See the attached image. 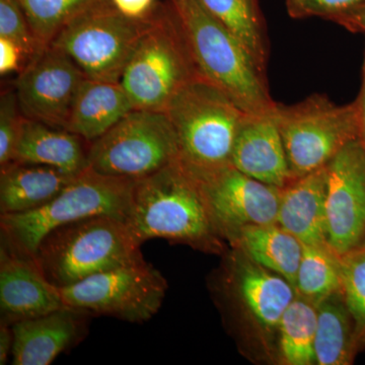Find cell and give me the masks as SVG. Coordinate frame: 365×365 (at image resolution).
Listing matches in <instances>:
<instances>
[{"mask_svg": "<svg viewBox=\"0 0 365 365\" xmlns=\"http://www.w3.org/2000/svg\"><path fill=\"white\" fill-rule=\"evenodd\" d=\"M14 348L13 326L0 323V364H6Z\"/></svg>", "mask_w": 365, "mask_h": 365, "instance_id": "cell-35", "label": "cell"}, {"mask_svg": "<svg viewBox=\"0 0 365 365\" xmlns=\"http://www.w3.org/2000/svg\"><path fill=\"white\" fill-rule=\"evenodd\" d=\"M140 247L123 220L98 215L55 228L41 241L33 259L61 289L95 274L144 261Z\"/></svg>", "mask_w": 365, "mask_h": 365, "instance_id": "cell-4", "label": "cell"}, {"mask_svg": "<svg viewBox=\"0 0 365 365\" xmlns=\"http://www.w3.org/2000/svg\"><path fill=\"white\" fill-rule=\"evenodd\" d=\"M88 160L98 174L138 181L177 162L176 134L165 112L133 109L91 143Z\"/></svg>", "mask_w": 365, "mask_h": 365, "instance_id": "cell-8", "label": "cell"}, {"mask_svg": "<svg viewBox=\"0 0 365 365\" xmlns=\"http://www.w3.org/2000/svg\"><path fill=\"white\" fill-rule=\"evenodd\" d=\"M90 314L64 306L14 324V365H49L78 346L88 332Z\"/></svg>", "mask_w": 365, "mask_h": 365, "instance_id": "cell-16", "label": "cell"}, {"mask_svg": "<svg viewBox=\"0 0 365 365\" xmlns=\"http://www.w3.org/2000/svg\"><path fill=\"white\" fill-rule=\"evenodd\" d=\"M28 55L23 49L7 38L0 37V74L1 76L18 72L20 73L28 63Z\"/></svg>", "mask_w": 365, "mask_h": 365, "instance_id": "cell-33", "label": "cell"}, {"mask_svg": "<svg viewBox=\"0 0 365 365\" xmlns=\"http://www.w3.org/2000/svg\"><path fill=\"white\" fill-rule=\"evenodd\" d=\"M364 4L365 0H287V9L297 20L317 16L333 21Z\"/></svg>", "mask_w": 365, "mask_h": 365, "instance_id": "cell-31", "label": "cell"}, {"mask_svg": "<svg viewBox=\"0 0 365 365\" xmlns=\"http://www.w3.org/2000/svg\"><path fill=\"white\" fill-rule=\"evenodd\" d=\"M230 244L255 263L282 276L295 288L302 244L278 223L242 227Z\"/></svg>", "mask_w": 365, "mask_h": 365, "instance_id": "cell-22", "label": "cell"}, {"mask_svg": "<svg viewBox=\"0 0 365 365\" xmlns=\"http://www.w3.org/2000/svg\"><path fill=\"white\" fill-rule=\"evenodd\" d=\"M328 246L342 256L365 239V148L359 138L327 165Z\"/></svg>", "mask_w": 365, "mask_h": 365, "instance_id": "cell-14", "label": "cell"}, {"mask_svg": "<svg viewBox=\"0 0 365 365\" xmlns=\"http://www.w3.org/2000/svg\"><path fill=\"white\" fill-rule=\"evenodd\" d=\"M108 2L125 18L139 23L155 20L163 11H158V0H108Z\"/></svg>", "mask_w": 365, "mask_h": 365, "instance_id": "cell-32", "label": "cell"}, {"mask_svg": "<svg viewBox=\"0 0 365 365\" xmlns=\"http://www.w3.org/2000/svg\"><path fill=\"white\" fill-rule=\"evenodd\" d=\"M342 294L354 324L359 352L365 349V245L340 256Z\"/></svg>", "mask_w": 365, "mask_h": 365, "instance_id": "cell-28", "label": "cell"}, {"mask_svg": "<svg viewBox=\"0 0 365 365\" xmlns=\"http://www.w3.org/2000/svg\"><path fill=\"white\" fill-rule=\"evenodd\" d=\"M357 107V115H359V139L365 148V52L364 66H362V81L361 88L359 98L355 100Z\"/></svg>", "mask_w": 365, "mask_h": 365, "instance_id": "cell-36", "label": "cell"}, {"mask_svg": "<svg viewBox=\"0 0 365 365\" xmlns=\"http://www.w3.org/2000/svg\"><path fill=\"white\" fill-rule=\"evenodd\" d=\"M90 144L67 129L26 118L14 162L46 165L76 176L88 169Z\"/></svg>", "mask_w": 365, "mask_h": 365, "instance_id": "cell-19", "label": "cell"}, {"mask_svg": "<svg viewBox=\"0 0 365 365\" xmlns=\"http://www.w3.org/2000/svg\"><path fill=\"white\" fill-rule=\"evenodd\" d=\"M317 307L297 295L280 319L277 354L281 364L317 365L314 337Z\"/></svg>", "mask_w": 365, "mask_h": 365, "instance_id": "cell-25", "label": "cell"}, {"mask_svg": "<svg viewBox=\"0 0 365 365\" xmlns=\"http://www.w3.org/2000/svg\"><path fill=\"white\" fill-rule=\"evenodd\" d=\"M197 76L200 74L170 6L141 36L119 83L134 109L165 112L178 91Z\"/></svg>", "mask_w": 365, "mask_h": 365, "instance_id": "cell-6", "label": "cell"}, {"mask_svg": "<svg viewBox=\"0 0 365 365\" xmlns=\"http://www.w3.org/2000/svg\"><path fill=\"white\" fill-rule=\"evenodd\" d=\"M105 0H19L36 39L48 46L79 14Z\"/></svg>", "mask_w": 365, "mask_h": 365, "instance_id": "cell-27", "label": "cell"}, {"mask_svg": "<svg viewBox=\"0 0 365 365\" xmlns=\"http://www.w3.org/2000/svg\"><path fill=\"white\" fill-rule=\"evenodd\" d=\"M25 119L16 90L2 91L0 97V168L14 162Z\"/></svg>", "mask_w": 365, "mask_h": 365, "instance_id": "cell-29", "label": "cell"}, {"mask_svg": "<svg viewBox=\"0 0 365 365\" xmlns=\"http://www.w3.org/2000/svg\"><path fill=\"white\" fill-rule=\"evenodd\" d=\"M167 290L162 273L144 260L95 274L60 292L66 306L91 316L143 324L158 313Z\"/></svg>", "mask_w": 365, "mask_h": 365, "instance_id": "cell-10", "label": "cell"}, {"mask_svg": "<svg viewBox=\"0 0 365 365\" xmlns=\"http://www.w3.org/2000/svg\"><path fill=\"white\" fill-rule=\"evenodd\" d=\"M295 292L314 306L342 292L340 256L334 253L328 245H302Z\"/></svg>", "mask_w": 365, "mask_h": 365, "instance_id": "cell-26", "label": "cell"}, {"mask_svg": "<svg viewBox=\"0 0 365 365\" xmlns=\"http://www.w3.org/2000/svg\"><path fill=\"white\" fill-rule=\"evenodd\" d=\"M248 50L261 71L269 59V40L259 0H199Z\"/></svg>", "mask_w": 365, "mask_h": 365, "instance_id": "cell-24", "label": "cell"}, {"mask_svg": "<svg viewBox=\"0 0 365 365\" xmlns=\"http://www.w3.org/2000/svg\"><path fill=\"white\" fill-rule=\"evenodd\" d=\"M317 307L314 352L317 365H349L359 349L354 324L342 292L322 300Z\"/></svg>", "mask_w": 365, "mask_h": 365, "instance_id": "cell-23", "label": "cell"}, {"mask_svg": "<svg viewBox=\"0 0 365 365\" xmlns=\"http://www.w3.org/2000/svg\"><path fill=\"white\" fill-rule=\"evenodd\" d=\"M275 116L294 179L326 167L346 144L359 138L355 101L336 105L316 93L294 105L276 103Z\"/></svg>", "mask_w": 365, "mask_h": 365, "instance_id": "cell-7", "label": "cell"}, {"mask_svg": "<svg viewBox=\"0 0 365 365\" xmlns=\"http://www.w3.org/2000/svg\"><path fill=\"white\" fill-rule=\"evenodd\" d=\"M0 37L14 41L30 59L44 47L36 39L19 0H0Z\"/></svg>", "mask_w": 365, "mask_h": 365, "instance_id": "cell-30", "label": "cell"}, {"mask_svg": "<svg viewBox=\"0 0 365 365\" xmlns=\"http://www.w3.org/2000/svg\"><path fill=\"white\" fill-rule=\"evenodd\" d=\"M178 145V162L190 175L232 165L235 137L247 113L220 88L197 76L165 110Z\"/></svg>", "mask_w": 365, "mask_h": 365, "instance_id": "cell-3", "label": "cell"}, {"mask_svg": "<svg viewBox=\"0 0 365 365\" xmlns=\"http://www.w3.org/2000/svg\"><path fill=\"white\" fill-rule=\"evenodd\" d=\"M66 306L58 287L52 284L31 257L0 246V323L44 316Z\"/></svg>", "mask_w": 365, "mask_h": 365, "instance_id": "cell-15", "label": "cell"}, {"mask_svg": "<svg viewBox=\"0 0 365 365\" xmlns=\"http://www.w3.org/2000/svg\"><path fill=\"white\" fill-rule=\"evenodd\" d=\"M327 165L281 189L277 223L302 245H328Z\"/></svg>", "mask_w": 365, "mask_h": 365, "instance_id": "cell-18", "label": "cell"}, {"mask_svg": "<svg viewBox=\"0 0 365 365\" xmlns=\"http://www.w3.org/2000/svg\"><path fill=\"white\" fill-rule=\"evenodd\" d=\"M362 245H365V239H364V244H362Z\"/></svg>", "mask_w": 365, "mask_h": 365, "instance_id": "cell-37", "label": "cell"}, {"mask_svg": "<svg viewBox=\"0 0 365 365\" xmlns=\"http://www.w3.org/2000/svg\"><path fill=\"white\" fill-rule=\"evenodd\" d=\"M190 176L198 185L213 227L222 239L230 242L249 225L277 223L280 188L253 179L232 165Z\"/></svg>", "mask_w": 365, "mask_h": 365, "instance_id": "cell-12", "label": "cell"}, {"mask_svg": "<svg viewBox=\"0 0 365 365\" xmlns=\"http://www.w3.org/2000/svg\"><path fill=\"white\" fill-rule=\"evenodd\" d=\"M76 176L35 163L13 162L0 168V215L42 207Z\"/></svg>", "mask_w": 365, "mask_h": 365, "instance_id": "cell-20", "label": "cell"}, {"mask_svg": "<svg viewBox=\"0 0 365 365\" xmlns=\"http://www.w3.org/2000/svg\"><path fill=\"white\" fill-rule=\"evenodd\" d=\"M86 76L61 50L45 46L29 60L16 78L24 116L66 129L72 106Z\"/></svg>", "mask_w": 365, "mask_h": 365, "instance_id": "cell-13", "label": "cell"}, {"mask_svg": "<svg viewBox=\"0 0 365 365\" xmlns=\"http://www.w3.org/2000/svg\"><path fill=\"white\" fill-rule=\"evenodd\" d=\"M133 180L81 173L42 207L0 215L1 242L14 253L33 258L41 241L55 228L93 216L108 215L126 222Z\"/></svg>", "mask_w": 365, "mask_h": 365, "instance_id": "cell-5", "label": "cell"}, {"mask_svg": "<svg viewBox=\"0 0 365 365\" xmlns=\"http://www.w3.org/2000/svg\"><path fill=\"white\" fill-rule=\"evenodd\" d=\"M197 71L247 114L275 107L266 73L230 31L199 0H170Z\"/></svg>", "mask_w": 365, "mask_h": 365, "instance_id": "cell-2", "label": "cell"}, {"mask_svg": "<svg viewBox=\"0 0 365 365\" xmlns=\"http://www.w3.org/2000/svg\"><path fill=\"white\" fill-rule=\"evenodd\" d=\"M125 223L140 245L163 239L207 253L222 251L198 185L178 160L135 181Z\"/></svg>", "mask_w": 365, "mask_h": 365, "instance_id": "cell-1", "label": "cell"}, {"mask_svg": "<svg viewBox=\"0 0 365 365\" xmlns=\"http://www.w3.org/2000/svg\"><path fill=\"white\" fill-rule=\"evenodd\" d=\"M333 21L350 32L365 34V4Z\"/></svg>", "mask_w": 365, "mask_h": 365, "instance_id": "cell-34", "label": "cell"}, {"mask_svg": "<svg viewBox=\"0 0 365 365\" xmlns=\"http://www.w3.org/2000/svg\"><path fill=\"white\" fill-rule=\"evenodd\" d=\"M133 109L119 81L86 78L72 106L66 129L91 143Z\"/></svg>", "mask_w": 365, "mask_h": 365, "instance_id": "cell-21", "label": "cell"}, {"mask_svg": "<svg viewBox=\"0 0 365 365\" xmlns=\"http://www.w3.org/2000/svg\"><path fill=\"white\" fill-rule=\"evenodd\" d=\"M213 289L232 318L249 322L264 339L277 341L283 314L297 297L292 283L234 248L213 281Z\"/></svg>", "mask_w": 365, "mask_h": 365, "instance_id": "cell-11", "label": "cell"}, {"mask_svg": "<svg viewBox=\"0 0 365 365\" xmlns=\"http://www.w3.org/2000/svg\"><path fill=\"white\" fill-rule=\"evenodd\" d=\"M232 165L249 177L280 189L294 180L275 107L268 112L246 114L235 137Z\"/></svg>", "mask_w": 365, "mask_h": 365, "instance_id": "cell-17", "label": "cell"}, {"mask_svg": "<svg viewBox=\"0 0 365 365\" xmlns=\"http://www.w3.org/2000/svg\"><path fill=\"white\" fill-rule=\"evenodd\" d=\"M151 23L129 20L105 0L69 21L49 45L66 53L86 78L120 81L137 42Z\"/></svg>", "mask_w": 365, "mask_h": 365, "instance_id": "cell-9", "label": "cell"}]
</instances>
